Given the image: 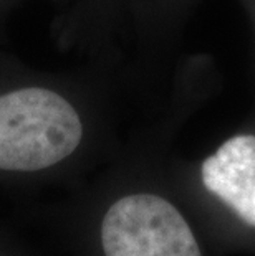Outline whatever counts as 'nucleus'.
Wrapping results in <instances>:
<instances>
[{"instance_id": "f257e3e1", "label": "nucleus", "mask_w": 255, "mask_h": 256, "mask_svg": "<svg viewBox=\"0 0 255 256\" xmlns=\"http://www.w3.org/2000/svg\"><path fill=\"white\" fill-rule=\"evenodd\" d=\"M80 114L60 92L29 86L0 94V170L37 172L77 150Z\"/></svg>"}, {"instance_id": "7ed1b4c3", "label": "nucleus", "mask_w": 255, "mask_h": 256, "mask_svg": "<svg viewBox=\"0 0 255 256\" xmlns=\"http://www.w3.org/2000/svg\"><path fill=\"white\" fill-rule=\"evenodd\" d=\"M204 187L229 205L248 226H255V136L225 140L200 168Z\"/></svg>"}, {"instance_id": "f03ea898", "label": "nucleus", "mask_w": 255, "mask_h": 256, "mask_svg": "<svg viewBox=\"0 0 255 256\" xmlns=\"http://www.w3.org/2000/svg\"><path fill=\"white\" fill-rule=\"evenodd\" d=\"M101 243L106 256H202L179 210L151 194L116 200L103 218Z\"/></svg>"}]
</instances>
